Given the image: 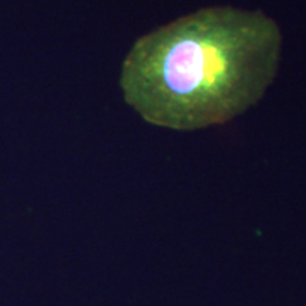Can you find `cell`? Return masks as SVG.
<instances>
[{
	"instance_id": "obj_1",
	"label": "cell",
	"mask_w": 306,
	"mask_h": 306,
	"mask_svg": "<svg viewBox=\"0 0 306 306\" xmlns=\"http://www.w3.org/2000/svg\"><path fill=\"white\" fill-rule=\"evenodd\" d=\"M281 33L262 12L210 7L143 36L126 57V102L151 125H220L264 97L277 74Z\"/></svg>"
}]
</instances>
